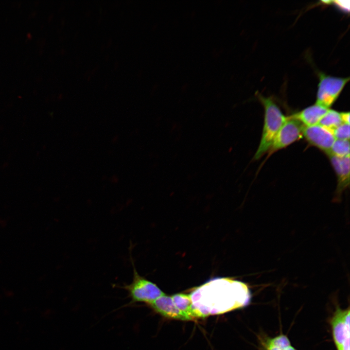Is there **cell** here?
Returning a JSON list of instances; mask_svg holds the SVG:
<instances>
[{
	"label": "cell",
	"mask_w": 350,
	"mask_h": 350,
	"mask_svg": "<svg viewBox=\"0 0 350 350\" xmlns=\"http://www.w3.org/2000/svg\"><path fill=\"white\" fill-rule=\"evenodd\" d=\"M190 296L202 318L243 308L251 298L245 283L227 278L211 280L194 289Z\"/></svg>",
	"instance_id": "6da1fadb"
},
{
	"label": "cell",
	"mask_w": 350,
	"mask_h": 350,
	"mask_svg": "<svg viewBox=\"0 0 350 350\" xmlns=\"http://www.w3.org/2000/svg\"><path fill=\"white\" fill-rule=\"evenodd\" d=\"M258 97L263 106L264 123L262 138L254 159L261 158L269 150L273 140L282 127L287 117L270 97L258 94Z\"/></svg>",
	"instance_id": "7a4b0ae2"
},
{
	"label": "cell",
	"mask_w": 350,
	"mask_h": 350,
	"mask_svg": "<svg viewBox=\"0 0 350 350\" xmlns=\"http://www.w3.org/2000/svg\"><path fill=\"white\" fill-rule=\"evenodd\" d=\"M130 258L133 269L132 280L129 284H123L120 287L127 292L130 299L129 305L140 302L148 305L165 294L155 283L139 274L132 257Z\"/></svg>",
	"instance_id": "3957f363"
},
{
	"label": "cell",
	"mask_w": 350,
	"mask_h": 350,
	"mask_svg": "<svg viewBox=\"0 0 350 350\" xmlns=\"http://www.w3.org/2000/svg\"><path fill=\"white\" fill-rule=\"evenodd\" d=\"M350 78L319 73L316 103L327 108L336 101Z\"/></svg>",
	"instance_id": "277c9868"
},
{
	"label": "cell",
	"mask_w": 350,
	"mask_h": 350,
	"mask_svg": "<svg viewBox=\"0 0 350 350\" xmlns=\"http://www.w3.org/2000/svg\"><path fill=\"white\" fill-rule=\"evenodd\" d=\"M303 125L297 120L288 117L274 137L268 151L269 156L279 150L285 148L302 136Z\"/></svg>",
	"instance_id": "5b68a950"
},
{
	"label": "cell",
	"mask_w": 350,
	"mask_h": 350,
	"mask_svg": "<svg viewBox=\"0 0 350 350\" xmlns=\"http://www.w3.org/2000/svg\"><path fill=\"white\" fill-rule=\"evenodd\" d=\"M302 136L312 145L328 155L335 138L332 130L319 124L303 126Z\"/></svg>",
	"instance_id": "8992f818"
},
{
	"label": "cell",
	"mask_w": 350,
	"mask_h": 350,
	"mask_svg": "<svg viewBox=\"0 0 350 350\" xmlns=\"http://www.w3.org/2000/svg\"><path fill=\"white\" fill-rule=\"evenodd\" d=\"M333 338L337 350L350 339V310L337 308L331 320Z\"/></svg>",
	"instance_id": "52a82bcc"
},
{
	"label": "cell",
	"mask_w": 350,
	"mask_h": 350,
	"mask_svg": "<svg viewBox=\"0 0 350 350\" xmlns=\"http://www.w3.org/2000/svg\"><path fill=\"white\" fill-rule=\"evenodd\" d=\"M147 305L155 313L164 317L183 321L190 320L176 307L171 296L164 294Z\"/></svg>",
	"instance_id": "ba28073f"
},
{
	"label": "cell",
	"mask_w": 350,
	"mask_h": 350,
	"mask_svg": "<svg viewBox=\"0 0 350 350\" xmlns=\"http://www.w3.org/2000/svg\"><path fill=\"white\" fill-rule=\"evenodd\" d=\"M336 173L337 179L336 191L341 192L350 184V157L340 158L328 155Z\"/></svg>",
	"instance_id": "9c48e42d"
},
{
	"label": "cell",
	"mask_w": 350,
	"mask_h": 350,
	"mask_svg": "<svg viewBox=\"0 0 350 350\" xmlns=\"http://www.w3.org/2000/svg\"><path fill=\"white\" fill-rule=\"evenodd\" d=\"M330 108L315 104L291 116L298 121L303 126L318 124Z\"/></svg>",
	"instance_id": "30bf717a"
},
{
	"label": "cell",
	"mask_w": 350,
	"mask_h": 350,
	"mask_svg": "<svg viewBox=\"0 0 350 350\" xmlns=\"http://www.w3.org/2000/svg\"><path fill=\"white\" fill-rule=\"evenodd\" d=\"M176 307L190 320L202 318L200 314L193 307L190 294L178 293L171 296Z\"/></svg>",
	"instance_id": "8fae6325"
},
{
	"label": "cell",
	"mask_w": 350,
	"mask_h": 350,
	"mask_svg": "<svg viewBox=\"0 0 350 350\" xmlns=\"http://www.w3.org/2000/svg\"><path fill=\"white\" fill-rule=\"evenodd\" d=\"M342 123L341 112L329 109L320 120L318 124L332 131Z\"/></svg>",
	"instance_id": "7c38bea8"
},
{
	"label": "cell",
	"mask_w": 350,
	"mask_h": 350,
	"mask_svg": "<svg viewBox=\"0 0 350 350\" xmlns=\"http://www.w3.org/2000/svg\"><path fill=\"white\" fill-rule=\"evenodd\" d=\"M329 155L340 158L350 157L349 140H335Z\"/></svg>",
	"instance_id": "4fadbf2b"
},
{
	"label": "cell",
	"mask_w": 350,
	"mask_h": 350,
	"mask_svg": "<svg viewBox=\"0 0 350 350\" xmlns=\"http://www.w3.org/2000/svg\"><path fill=\"white\" fill-rule=\"evenodd\" d=\"M290 346L288 338L281 334L269 339L266 344V349L267 350H285Z\"/></svg>",
	"instance_id": "5bb4252c"
},
{
	"label": "cell",
	"mask_w": 350,
	"mask_h": 350,
	"mask_svg": "<svg viewBox=\"0 0 350 350\" xmlns=\"http://www.w3.org/2000/svg\"><path fill=\"white\" fill-rule=\"evenodd\" d=\"M332 132L336 140H349L350 124L342 123L332 130Z\"/></svg>",
	"instance_id": "9a60e30c"
},
{
	"label": "cell",
	"mask_w": 350,
	"mask_h": 350,
	"mask_svg": "<svg viewBox=\"0 0 350 350\" xmlns=\"http://www.w3.org/2000/svg\"><path fill=\"white\" fill-rule=\"evenodd\" d=\"M341 116L343 123L350 124V113L349 112H341Z\"/></svg>",
	"instance_id": "2e32d148"
},
{
	"label": "cell",
	"mask_w": 350,
	"mask_h": 350,
	"mask_svg": "<svg viewBox=\"0 0 350 350\" xmlns=\"http://www.w3.org/2000/svg\"><path fill=\"white\" fill-rule=\"evenodd\" d=\"M285 350H296L293 347L290 346L288 348H287Z\"/></svg>",
	"instance_id": "e0dca14e"
}]
</instances>
